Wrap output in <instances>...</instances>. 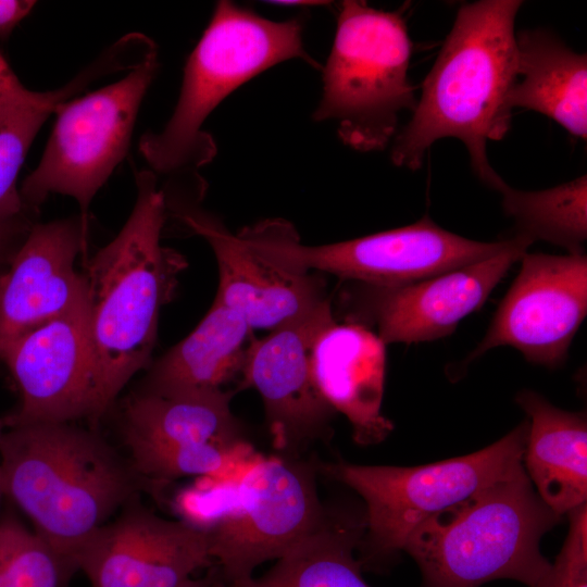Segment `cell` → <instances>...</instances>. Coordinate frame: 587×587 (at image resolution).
Returning a JSON list of instances; mask_svg holds the SVG:
<instances>
[{"label": "cell", "instance_id": "44dd1931", "mask_svg": "<svg viewBox=\"0 0 587 587\" xmlns=\"http://www.w3.org/2000/svg\"><path fill=\"white\" fill-rule=\"evenodd\" d=\"M252 328L236 311L213 301L196 328L149 369L140 390L179 394L223 390L241 376Z\"/></svg>", "mask_w": 587, "mask_h": 587}, {"label": "cell", "instance_id": "1f68e13d", "mask_svg": "<svg viewBox=\"0 0 587 587\" xmlns=\"http://www.w3.org/2000/svg\"><path fill=\"white\" fill-rule=\"evenodd\" d=\"M180 587H225L217 567L212 564L208 567V573L201 577H191Z\"/></svg>", "mask_w": 587, "mask_h": 587}, {"label": "cell", "instance_id": "f1b7e54d", "mask_svg": "<svg viewBox=\"0 0 587 587\" xmlns=\"http://www.w3.org/2000/svg\"><path fill=\"white\" fill-rule=\"evenodd\" d=\"M38 93L23 86L0 52V121L35 100Z\"/></svg>", "mask_w": 587, "mask_h": 587}, {"label": "cell", "instance_id": "277c9868", "mask_svg": "<svg viewBox=\"0 0 587 587\" xmlns=\"http://www.w3.org/2000/svg\"><path fill=\"white\" fill-rule=\"evenodd\" d=\"M560 520L522 464L428 517L403 550L416 561L425 587H479L500 578L535 587L550 567L540 539Z\"/></svg>", "mask_w": 587, "mask_h": 587}, {"label": "cell", "instance_id": "5b68a950", "mask_svg": "<svg viewBox=\"0 0 587 587\" xmlns=\"http://www.w3.org/2000/svg\"><path fill=\"white\" fill-rule=\"evenodd\" d=\"M302 21H272L232 1H217L209 25L187 59L178 101L160 133L145 135L140 151L152 172L187 174L211 162L216 147L202 126L238 87L290 59L311 66Z\"/></svg>", "mask_w": 587, "mask_h": 587}, {"label": "cell", "instance_id": "4dcf8cb0", "mask_svg": "<svg viewBox=\"0 0 587 587\" xmlns=\"http://www.w3.org/2000/svg\"><path fill=\"white\" fill-rule=\"evenodd\" d=\"M35 4L36 2L30 0H0V39H8Z\"/></svg>", "mask_w": 587, "mask_h": 587}, {"label": "cell", "instance_id": "3957f363", "mask_svg": "<svg viewBox=\"0 0 587 587\" xmlns=\"http://www.w3.org/2000/svg\"><path fill=\"white\" fill-rule=\"evenodd\" d=\"M136 200L124 226L85 262L88 337L103 414L150 363L162 307L187 263L163 247L165 192L151 171L136 175Z\"/></svg>", "mask_w": 587, "mask_h": 587}, {"label": "cell", "instance_id": "8992f818", "mask_svg": "<svg viewBox=\"0 0 587 587\" xmlns=\"http://www.w3.org/2000/svg\"><path fill=\"white\" fill-rule=\"evenodd\" d=\"M411 54L399 12L342 1L313 118L335 122L340 140L355 151L384 150L397 135L400 114L413 113L417 103L409 79Z\"/></svg>", "mask_w": 587, "mask_h": 587}, {"label": "cell", "instance_id": "4fadbf2b", "mask_svg": "<svg viewBox=\"0 0 587 587\" xmlns=\"http://www.w3.org/2000/svg\"><path fill=\"white\" fill-rule=\"evenodd\" d=\"M20 391L18 408L4 416L7 427L30 423L92 426L103 416L88 337L85 297L55 320L0 349Z\"/></svg>", "mask_w": 587, "mask_h": 587}, {"label": "cell", "instance_id": "30bf717a", "mask_svg": "<svg viewBox=\"0 0 587 587\" xmlns=\"http://www.w3.org/2000/svg\"><path fill=\"white\" fill-rule=\"evenodd\" d=\"M311 463L259 453L239 477L228 513L207 530L213 564L226 584L252 576L279 559L322 522Z\"/></svg>", "mask_w": 587, "mask_h": 587}, {"label": "cell", "instance_id": "7c38bea8", "mask_svg": "<svg viewBox=\"0 0 587 587\" xmlns=\"http://www.w3.org/2000/svg\"><path fill=\"white\" fill-rule=\"evenodd\" d=\"M521 268L466 366L487 351L510 346L529 363L555 369L587 314L585 253L554 255L525 252Z\"/></svg>", "mask_w": 587, "mask_h": 587}, {"label": "cell", "instance_id": "ac0fdd59", "mask_svg": "<svg viewBox=\"0 0 587 587\" xmlns=\"http://www.w3.org/2000/svg\"><path fill=\"white\" fill-rule=\"evenodd\" d=\"M385 347L373 330L337 321L320 334L314 345L315 384L329 405L348 419L358 445L382 442L394 429L382 412Z\"/></svg>", "mask_w": 587, "mask_h": 587}, {"label": "cell", "instance_id": "d6a6232c", "mask_svg": "<svg viewBox=\"0 0 587 587\" xmlns=\"http://www.w3.org/2000/svg\"><path fill=\"white\" fill-rule=\"evenodd\" d=\"M276 4H283V5H314V4H321L320 1H282V2H275Z\"/></svg>", "mask_w": 587, "mask_h": 587}, {"label": "cell", "instance_id": "9a60e30c", "mask_svg": "<svg viewBox=\"0 0 587 587\" xmlns=\"http://www.w3.org/2000/svg\"><path fill=\"white\" fill-rule=\"evenodd\" d=\"M128 501L75 555L92 587H180L213 564L208 534L183 520Z\"/></svg>", "mask_w": 587, "mask_h": 587}, {"label": "cell", "instance_id": "f546056e", "mask_svg": "<svg viewBox=\"0 0 587 587\" xmlns=\"http://www.w3.org/2000/svg\"><path fill=\"white\" fill-rule=\"evenodd\" d=\"M32 226L25 214L0 222V263L11 259Z\"/></svg>", "mask_w": 587, "mask_h": 587}, {"label": "cell", "instance_id": "9c48e42d", "mask_svg": "<svg viewBox=\"0 0 587 587\" xmlns=\"http://www.w3.org/2000/svg\"><path fill=\"white\" fill-rule=\"evenodd\" d=\"M157 55L120 80L60 103L37 167L20 189L29 210L51 193L75 199L87 225L97 191L127 153L140 103L158 70Z\"/></svg>", "mask_w": 587, "mask_h": 587}, {"label": "cell", "instance_id": "2e32d148", "mask_svg": "<svg viewBox=\"0 0 587 587\" xmlns=\"http://www.w3.org/2000/svg\"><path fill=\"white\" fill-rule=\"evenodd\" d=\"M86 234L80 216L33 224L0 275V349L85 297V279L74 264Z\"/></svg>", "mask_w": 587, "mask_h": 587}, {"label": "cell", "instance_id": "836d02e7", "mask_svg": "<svg viewBox=\"0 0 587 587\" xmlns=\"http://www.w3.org/2000/svg\"><path fill=\"white\" fill-rule=\"evenodd\" d=\"M5 428H7V426H5L4 417H0V439H1Z\"/></svg>", "mask_w": 587, "mask_h": 587}, {"label": "cell", "instance_id": "d4e9b609", "mask_svg": "<svg viewBox=\"0 0 587 587\" xmlns=\"http://www.w3.org/2000/svg\"><path fill=\"white\" fill-rule=\"evenodd\" d=\"M136 471L165 488L183 477L237 479L259 454L248 441L168 446L140 441L123 442Z\"/></svg>", "mask_w": 587, "mask_h": 587}, {"label": "cell", "instance_id": "e0dca14e", "mask_svg": "<svg viewBox=\"0 0 587 587\" xmlns=\"http://www.w3.org/2000/svg\"><path fill=\"white\" fill-rule=\"evenodd\" d=\"M176 214L215 254L220 280L214 301L239 313L252 329L271 332L328 299L320 276L260 255L212 215L188 207L177 209Z\"/></svg>", "mask_w": 587, "mask_h": 587}, {"label": "cell", "instance_id": "484cf974", "mask_svg": "<svg viewBox=\"0 0 587 587\" xmlns=\"http://www.w3.org/2000/svg\"><path fill=\"white\" fill-rule=\"evenodd\" d=\"M92 82L87 72L52 91L39 92L32 102L0 121V222L24 215L28 208L17 189V176L37 133L57 107Z\"/></svg>", "mask_w": 587, "mask_h": 587}, {"label": "cell", "instance_id": "5bb4252c", "mask_svg": "<svg viewBox=\"0 0 587 587\" xmlns=\"http://www.w3.org/2000/svg\"><path fill=\"white\" fill-rule=\"evenodd\" d=\"M335 321L326 299L266 337L253 338L248 348L239 388L259 391L272 445L282 455L297 458L328 435L336 411L315 384L312 354L320 334Z\"/></svg>", "mask_w": 587, "mask_h": 587}, {"label": "cell", "instance_id": "603a6c76", "mask_svg": "<svg viewBox=\"0 0 587 587\" xmlns=\"http://www.w3.org/2000/svg\"><path fill=\"white\" fill-rule=\"evenodd\" d=\"M364 513L326 509L320 525L265 574L225 587H371L362 576Z\"/></svg>", "mask_w": 587, "mask_h": 587}, {"label": "cell", "instance_id": "7402d4cb", "mask_svg": "<svg viewBox=\"0 0 587 587\" xmlns=\"http://www.w3.org/2000/svg\"><path fill=\"white\" fill-rule=\"evenodd\" d=\"M232 391H133L122 403L123 442L188 446L247 440L230 411Z\"/></svg>", "mask_w": 587, "mask_h": 587}, {"label": "cell", "instance_id": "ffe728a7", "mask_svg": "<svg viewBox=\"0 0 587 587\" xmlns=\"http://www.w3.org/2000/svg\"><path fill=\"white\" fill-rule=\"evenodd\" d=\"M517 78L511 90L512 110L541 113L571 135L587 138V57L553 32L535 28L515 34Z\"/></svg>", "mask_w": 587, "mask_h": 587}, {"label": "cell", "instance_id": "e575fe53", "mask_svg": "<svg viewBox=\"0 0 587 587\" xmlns=\"http://www.w3.org/2000/svg\"><path fill=\"white\" fill-rule=\"evenodd\" d=\"M5 496L4 494V486H3V479H2V474H1V471H0V501H1V498Z\"/></svg>", "mask_w": 587, "mask_h": 587}, {"label": "cell", "instance_id": "ba28073f", "mask_svg": "<svg viewBox=\"0 0 587 587\" xmlns=\"http://www.w3.org/2000/svg\"><path fill=\"white\" fill-rule=\"evenodd\" d=\"M250 249L290 270H316L347 280L396 286L491 258L509 248L514 237L477 241L438 226L428 214L411 225L346 241L307 246L294 226L274 218L237 234Z\"/></svg>", "mask_w": 587, "mask_h": 587}, {"label": "cell", "instance_id": "52a82bcc", "mask_svg": "<svg viewBox=\"0 0 587 587\" xmlns=\"http://www.w3.org/2000/svg\"><path fill=\"white\" fill-rule=\"evenodd\" d=\"M525 421L474 453L413 467L319 463L317 471L354 490L365 503L362 564L403 550L428 517L503 478L523 463Z\"/></svg>", "mask_w": 587, "mask_h": 587}, {"label": "cell", "instance_id": "83f0119b", "mask_svg": "<svg viewBox=\"0 0 587 587\" xmlns=\"http://www.w3.org/2000/svg\"><path fill=\"white\" fill-rule=\"evenodd\" d=\"M570 529L564 545L535 587H587L586 503L567 513Z\"/></svg>", "mask_w": 587, "mask_h": 587}, {"label": "cell", "instance_id": "7a4b0ae2", "mask_svg": "<svg viewBox=\"0 0 587 587\" xmlns=\"http://www.w3.org/2000/svg\"><path fill=\"white\" fill-rule=\"evenodd\" d=\"M4 494L55 552L68 575L86 540L128 501L163 487L142 477L127 454L92 427L30 423L0 439Z\"/></svg>", "mask_w": 587, "mask_h": 587}, {"label": "cell", "instance_id": "4316f807", "mask_svg": "<svg viewBox=\"0 0 587 587\" xmlns=\"http://www.w3.org/2000/svg\"><path fill=\"white\" fill-rule=\"evenodd\" d=\"M0 564L9 587H63L70 576L52 548L12 514L0 519Z\"/></svg>", "mask_w": 587, "mask_h": 587}, {"label": "cell", "instance_id": "d6986e66", "mask_svg": "<svg viewBox=\"0 0 587 587\" xmlns=\"http://www.w3.org/2000/svg\"><path fill=\"white\" fill-rule=\"evenodd\" d=\"M515 400L529 417L523 460L536 492L559 515L585 504V414L559 409L533 390H521Z\"/></svg>", "mask_w": 587, "mask_h": 587}, {"label": "cell", "instance_id": "6da1fadb", "mask_svg": "<svg viewBox=\"0 0 587 587\" xmlns=\"http://www.w3.org/2000/svg\"><path fill=\"white\" fill-rule=\"evenodd\" d=\"M519 0H480L457 12L433 67L422 83L410 122L396 135L395 165L420 170L441 138L461 140L475 175L495 189L503 182L487 157V142L511 127V90L517 78L515 17Z\"/></svg>", "mask_w": 587, "mask_h": 587}, {"label": "cell", "instance_id": "8fae6325", "mask_svg": "<svg viewBox=\"0 0 587 587\" xmlns=\"http://www.w3.org/2000/svg\"><path fill=\"white\" fill-rule=\"evenodd\" d=\"M532 243L515 235L509 248L491 258L408 284L354 282L342 294L345 320L374 328L385 345L447 337L464 317L482 308Z\"/></svg>", "mask_w": 587, "mask_h": 587}, {"label": "cell", "instance_id": "cb8c5ba5", "mask_svg": "<svg viewBox=\"0 0 587 587\" xmlns=\"http://www.w3.org/2000/svg\"><path fill=\"white\" fill-rule=\"evenodd\" d=\"M507 216L517 233L532 240L562 247L567 253H585L587 240V177L539 191L512 188L504 180L496 188Z\"/></svg>", "mask_w": 587, "mask_h": 587}]
</instances>
